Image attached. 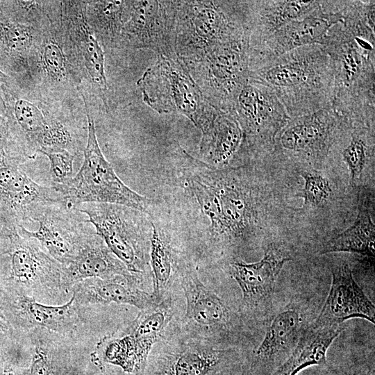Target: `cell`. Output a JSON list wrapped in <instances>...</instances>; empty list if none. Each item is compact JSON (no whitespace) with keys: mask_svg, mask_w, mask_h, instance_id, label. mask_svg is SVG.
<instances>
[{"mask_svg":"<svg viewBox=\"0 0 375 375\" xmlns=\"http://www.w3.org/2000/svg\"><path fill=\"white\" fill-rule=\"evenodd\" d=\"M186 158L182 187L199 216L209 222L204 239L213 244L244 240L255 218L250 189L233 169L215 168L187 153Z\"/></svg>","mask_w":375,"mask_h":375,"instance_id":"1","label":"cell"},{"mask_svg":"<svg viewBox=\"0 0 375 375\" xmlns=\"http://www.w3.org/2000/svg\"><path fill=\"white\" fill-rule=\"evenodd\" d=\"M272 89L290 118L331 106L333 72L330 58L319 44L297 48L249 73Z\"/></svg>","mask_w":375,"mask_h":375,"instance_id":"2","label":"cell"},{"mask_svg":"<svg viewBox=\"0 0 375 375\" xmlns=\"http://www.w3.org/2000/svg\"><path fill=\"white\" fill-rule=\"evenodd\" d=\"M319 44L333 72L331 106L347 119L374 124L375 40L358 36L338 22Z\"/></svg>","mask_w":375,"mask_h":375,"instance_id":"3","label":"cell"},{"mask_svg":"<svg viewBox=\"0 0 375 375\" xmlns=\"http://www.w3.org/2000/svg\"><path fill=\"white\" fill-rule=\"evenodd\" d=\"M3 117L31 160L39 153L65 149L74 154L79 150V135L69 112L35 91L17 85Z\"/></svg>","mask_w":375,"mask_h":375,"instance_id":"4","label":"cell"},{"mask_svg":"<svg viewBox=\"0 0 375 375\" xmlns=\"http://www.w3.org/2000/svg\"><path fill=\"white\" fill-rule=\"evenodd\" d=\"M249 1H179L175 51L181 62L220 44L249 40Z\"/></svg>","mask_w":375,"mask_h":375,"instance_id":"5","label":"cell"},{"mask_svg":"<svg viewBox=\"0 0 375 375\" xmlns=\"http://www.w3.org/2000/svg\"><path fill=\"white\" fill-rule=\"evenodd\" d=\"M88 121L87 142L80 170L65 185L52 187L72 206L84 203L122 205L149 215L153 201L131 190L118 177L98 143L95 124L83 101Z\"/></svg>","mask_w":375,"mask_h":375,"instance_id":"6","label":"cell"},{"mask_svg":"<svg viewBox=\"0 0 375 375\" xmlns=\"http://www.w3.org/2000/svg\"><path fill=\"white\" fill-rule=\"evenodd\" d=\"M47 16L44 1H0V70L21 88H29Z\"/></svg>","mask_w":375,"mask_h":375,"instance_id":"7","label":"cell"},{"mask_svg":"<svg viewBox=\"0 0 375 375\" xmlns=\"http://www.w3.org/2000/svg\"><path fill=\"white\" fill-rule=\"evenodd\" d=\"M74 207L88 216V222L128 272L142 277L150 247L149 215L118 204L84 203Z\"/></svg>","mask_w":375,"mask_h":375,"instance_id":"8","label":"cell"},{"mask_svg":"<svg viewBox=\"0 0 375 375\" xmlns=\"http://www.w3.org/2000/svg\"><path fill=\"white\" fill-rule=\"evenodd\" d=\"M137 84L143 101L153 110L181 113L197 128L212 108L177 56H158Z\"/></svg>","mask_w":375,"mask_h":375,"instance_id":"9","label":"cell"},{"mask_svg":"<svg viewBox=\"0 0 375 375\" xmlns=\"http://www.w3.org/2000/svg\"><path fill=\"white\" fill-rule=\"evenodd\" d=\"M248 47V39L227 42L182 62L205 99L215 108L233 112L249 80Z\"/></svg>","mask_w":375,"mask_h":375,"instance_id":"10","label":"cell"},{"mask_svg":"<svg viewBox=\"0 0 375 375\" xmlns=\"http://www.w3.org/2000/svg\"><path fill=\"white\" fill-rule=\"evenodd\" d=\"M85 1H60L59 22L65 51L80 82L79 94L108 104L103 47L85 15Z\"/></svg>","mask_w":375,"mask_h":375,"instance_id":"11","label":"cell"},{"mask_svg":"<svg viewBox=\"0 0 375 375\" xmlns=\"http://www.w3.org/2000/svg\"><path fill=\"white\" fill-rule=\"evenodd\" d=\"M59 9L60 1H48L47 16L31 71L29 90L50 102L65 106V101L79 94L80 82L65 49Z\"/></svg>","mask_w":375,"mask_h":375,"instance_id":"12","label":"cell"},{"mask_svg":"<svg viewBox=\"0 0 375 375\" xmlns=\"http://www.w3.org/2000/svg\"><path fill=\"white\" fill-rule=\"evenodd\" d=\"M0 273L15 287L28 292L54 296L66 290L62 265L35 239L11 230L0 245Z\"/></svg>","mask_w":375,"mask_h":375,"instance_id":"13","label":"cell"},{"mask_svg":"<svg viewBox=\"0 0 375 375\" xmlns=\"http://www.w3.org/2000/svg\"><path fill=\"white\" fill-rule=\"evenodd\" d=\"M65 200L47 201L34 210L31 222L38 224L35 231L24 226L18 233L35 239L62 266L70 262L96 231L91 224Z\"/></svg>","mask_w":375,"mask_h":375,"instance_id":"14","label":"cell"},{"mask_svg":"<svg viewBox=\"0 0 375 375\" xmlns=\"http://www.w3.org/2000/svg\"><path fill=\"white\" fill-rule=\"evenodd\" d=\"M232 113L242 140L239 151H259L274 144L290 117L274 92L249 78L240 90Z\"/></svg>","mask_w":375,"mask_h":375,"instance_id":"15","label":"cell"},{"mask_svg":"<svg viewBox=\"0 0 375 375\" xmlns=\"http://www.w3.org/2000/svg\"><path fill=\"white\" fill-rule=\"evenodd\" d=\"M178 5L179 1H131L117 47L147 49L158 56H177L175 40Z\"/></svg>","mask_w":375,"mask_h":375,"instance_id":"16","label":"cell"},{"mask_svg":"<svg viewBox=\"0 0 375 375\" xmlns=\"http://www.w3.org/2000/svg\"><path fill=\"white\" fill-rule=\"evenodd\" d=\"M165 331L158 316L140 312L126 327L103 337L92 356L97 361L119 366L125 372L144 375L152 349Z\"/></svg>","mask_w":375,"mask_h":375,"instance_id":"17","label":"cell"},{"mask_svg":"<svg viewBox=\"0 0 375 375\" xmlns=\"http://www.w3.org/2000/svg\"><path fill=\"white\" fill-rule=\"evenodd\" d=\"M244 365L234 350L188 342L151 355L144 375H241Z\"/></svg>","mask_w":375,"mask_h":375,"instance_id":"18","label":"cell"},{"mask_svg":"<svg viewBox=\"0 0 375 375\" xmlns=\"http://www.w3.org/2000/svg\"><path fill=\"white\" fill-rule=\"evenodd\" d=\"M26 162L10 155L0 157V222L10 229L26 228L40 204L65 200L52 187L30 178L21 168Z\"/></svg>","mask_w":375,"mask_h":375,"instance_id":"19","label":"cell"},{"mask_svg":"<svg viewBox=\"0 0 375 375\" xmlns=\"http://www.w3.org/2000/svg\"><path fill=\"white\" fill-rule=\"evenodd\" d=\"M343 117L332 106L290 118L278 133L280 148L310 160L325 158L338 135Z\"/></svg>","mask_w":375,"mask_h":375,"instance_id":"20","label":"cell"},{"mask_svg":"<svg viewBox=\"0 0 375 375\" xmlns=\"http://www.w3.org/2000/svg\"><path fill=\"white\" fill-rule=\"evenodd\" d=\"M338 22V19L324 10L320 3L309 15L290 21L261 43L248 47L249 72L297 48L319 44L328 29Z\"/></svg>","mask_w":375,"mask_h":375,"instance_id":"21","label":"cell"},{"mask_svg":"<svg viewBox=\"0 0 375 375\" xmlns=\"http://www.w3.org/2000/svg\"><path fill=\"white\" fill-rule=\"evenodd\" d=\"M178 278L186 300L187 324L204 336L226 331L231 322L228 306L201 282L190 262H185Z\"/></svg>","mask_w":375,"mask_h":375,"instance_id":"22","label":"cell"},{"mask_svg":"<svg viewBox=\"0 0 375 375\" xmlns=\"http://www.w3.org/2000/svg\"><path fill=\"white\" fill-rule=\"evenodd\" d=\"M331 288L324 306L314 323L340 325L352 318L375 322V308L354 280L351 269L344 262L331 269Z\"/></svg>","mask_w":375,"mask_h":375,"instance_id":"23","label":"cell"},{"mask_svg":"<svg viewBox=\"0 0 375 375\" xmlns=\"http://www.w3.org/2000/svg\"><path fill=\"white\" fill-rule=\"evenodd\" d=\"M301 313L294 308L281 311L267 328L263 340L244 362L252 375H272L296 345L303 331Z\"/></svg>","mask_w":375,"mask_h":375,"instance_id":"24","label":"cell"},{"mask_svg":"<svg viewBox=\"0 0 375 375\" xmlns=\"http://www.w3.org/2000/svg\"><path fill=\"white\" fill-rule=\"evenodd\" d=\"M290 260V257L270 246L258 262L235 261L230 264L229 272L240 288L244 308L253 310L268 302L283 265Z\"/></svg>","mask_w":375,"mask_h":375,"instance_id":"25","label":"cell"},{"mask_svg":"<svg viewBox=\"0 0 375 375\" xmlns=\"http://www.w3.org/2000/svg\"><path fill=\"white\" fill-rule=\"evenodd\" d=\"M141 277L118 275L110 278L85 279L72 287L78 305L128 304L140 310L158 303L152 294L138 288Z\"/></svg>","mask_w":375,"mask_h":375,"instance_id":"26","label":"cell"},{"mask_svg":"<svg viewBox=\"0 0 375 375\" xmlns=\"http://www.w3.org/2000/svg\"><path fill=\"white\" fill-rule=\"evenodd\" d=\"M78 303L74 294L61 306H49L34 297L17 294L10 303V313L23 328H35L62 335L73 333L81 322Z\"/></svg>","mask_w":375,"mask_h":375,"instance_id":"27","label":"cell"},{"mask_svg":"<svg viewBox=\"0 0 375 375\" xmlns=\"http://www.w3.org/2000/svg\"><path fill=\"white\" fill-rule=\"evenodd\" d=\"M321 1H249V47L256 46L282 26L305 17L320 6Z\"/></svg>","mask_w":375,"mask_h":375,"instance_id":"28","label":"cell"},{"mask_svg":"<svg viewBox=\"0 0 375 375\" xmlns=\"http://www.w3.org/2000/svg\"><path fill=\"white\" fill-rule=\"evenodd\" d=\"M201 131L199 153L202 162L217 168L227 165L238 153L242 131L231 112L214 108L199 128Z\"/></svg>","mask_w":375,"mask_h":375,"instance_id":"29","label":"cell"},{"mask_svg":"<svg viewBox=\"0 0 375 375\" xmlns=\"http://www.w3.org/2000/svg\"><path fill=\"white\" fill-rule=\"evenodd\" d=\"M62 267L66 290L85 279L133 275L112 253L97 231L90 235L74 258Z\"/></svg>","mask_w":375,"mask_h":375,"instance_id":"30","label":"cell"},{"mask_svg":"<svg viewBox=\"0 0 375 375\" xmlns=\"http://www.w3.org/2000/svg\"><path fill=\"white\" fill-rule=\"evenodd\" d=\"M340 331V325L313 322L303 329L294 349L272 375H297L312 366L325 365L328 349Z\"/></svg>","mask_w":375,"mask_h":375,"instance_id":"31","label":"cell"},{"mask_svg":"<svg viewBox=\"0 0 375 375\" xmlns=\"http://www.w3.org/2000/svg\"><path fill=\"white\" fill-rule=\"evenodd\" d=\"M150 221L149 261L153 279L151 294L160 302L175 278L178 277L186 260L179 256L168 229L151 217Z\"/></svg>","mask_w":375,"mask_h":375,"instance_id":"32","label":"cell"},{"mask_svg":"<svg viewBox=\"0 0 375 375\" xmlns=\"http://www.w3.org/2000/svg\"><path fill=\"white\" fill-rule=\"evenodd\" d=\"M131 1H85L88 24L102 47L116 48Z\"/></svg>","mask_w":375,"mask_h":375,"instance_id":"33","label":"cell"},{"mask_svg":"<svg viewBox=\"0 0 375 375\" xmlns=\"http://www.w3.org/2000/svg\"><path fill=\"white\" fill-rule=\"evenodd\" d=\"M374 226L367 208L362 203H360L358 215L354 224L328 240L321 253L351 252L374 259Z\"/></svg>","mask_w":375,"mask_h":375,"instance_id":"34","label":"cell"},{"mask_svg":"<svg viewBox=\"0 0 375 375\" xmlns=\"http://www.w3.org/2000/svg\"><path fill=\"white\" fill-rule=\"evenodd\" d=\"M49 160L52 187L65 185L73 176L74 154L67 150H53L43 153Z\"/></svg>","mask_w":375,"mask_h":375,"instance_id":"35","label":"cell"},{"mask_svg":"<svg viewBox=\"0 0 375 375\" xmlns=\"http://www.w3.org/2000/svg\"><path fill=\"white\" fill-rule=\"evenodd\" d=\"M305 181L303 190L304 203L308 206H322L328 200L331 189L328 181L317 173H301Z\"/></svg>","mask_w":375,"mask_h":375,"instance_id":"36","label":"cell"},{"mask_svg":"<svg viewBox=\"0 0 375 375\" xmlns=\"http://www.w3.org/2000/svg\"><path fill=\"white\" fill-rule=\"evenodd\" d=\"M303 375H374V362L356 360L326 366V363Z\"/></svg>","mask_w":375,"mask_h":375,"instance_id":"37","label":"cell"},{"mask_svg":"<svg viewBox=\"0 0 375 375\" xmlns=\"http://www.w3.org/2000/svg\"><path fill=\"white\" fill-rule=\"evenodd\" d=\"M30 375H54L52 358L47 344L40 340L34 344Z\"/></svg>","mask_w":375,"mask_h":375,"instance_id":"38","label":"cell"},{"mask_svg":"<svg viewBox=\"0 0 375 375\" xmlns=\"http://www.w3.org/2000/svg\"><path fill=\"white\" fill-rule=\"evenodd\" d=\"M10 155L26 161L29 157L12 133L7 120L0 115V157Z\"/></svg>","mask_w":375,"mask_h":375,"instance_id":"39","label":"cell"},{"mask_svg":"<svg viewBox=\"0 0 375 375\" xmlns=\"http://www.w3.org/2000/svg\"><path fill=\"white\" fill-rule=\"evenodd\" d=\"M16 85L17 83L13 79L0 70V115L2 116L6 101Z\"/></svg>","mask_w":375,"mask_h":375,"instance_id":"40","label":"cell"},{"mask_svg":"<svg viewBox=\"0 0 375 375\" xmlns=\"http://www.w3.org/2000/svg\"><path fill=\"white\" fill-rule=\"evenodd\" d=\"M10 329L9 322L0 308V333H8Z\"/></svg>","mask_w":375,"mask_h":375,"instance_id":"41","label":"cell"},{"mask_svg":"<svg viewBox=\"0 0 375 375\" xmlns=\"http://www.w3.org/2000/svg\"><path fill=\"white\" fill-rule=\"evenodd\" d=\"M0 375H20L19 372L10 366H7L0 369Z\"/></svg>","mask_w":375,"mask_h":375,"instance_id":"42","label":"cell"},{"mask_svg":"<svg viewBox=\"0 0 375 375\" xmlns=\"http://www.w3.org/2000/svg\"><path fill=\"white\" fill-rule=\"evenodd\" d=\"M10 230L12 229L6 227L0 222V242Z\"/></svg>","mask_w":375,"mask_h":375,"instance_id":"43","label":"cell"},{"mask_svg":"<svg viewBox=\"0 0 375 375\" xmlns=\"http://www.w3.org/2000/svg\"><path fill=\"white\" fill-rule=\"evenodd\" d=\"M241 375H252L248 367L244 365Z\"/></svg>","mask_w":375,"mask_h":375,"instance_id":"44","label":"cell"},{"mask_svg":"<svg viewBox=\"0 0 375 375\" xmlns=\"http://www.w3.org/2000/svg\"><path fill=\"white\" fill-rule=\"evenodd\" d=\"M1 361H2V356H1V353L0 352V366H1ZM1 369V368H0Z\"/></svg>","mask_w":375,"mask_h":375,"instance_id":"45","label":"cell"}]
</instances>
